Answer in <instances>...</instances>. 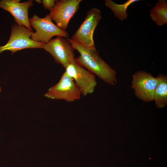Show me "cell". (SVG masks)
Wrapping results in <instances>:
<instances>
[{
  "label": "cell",
  "mask_w": 167,
  "mask_h": 167,
  "mask_svg": "<svg viewBox=\"0 0 167 167\" xmlns=\"http://www.w3.org/2000/svg\"><path fill=\"white\" fill-rule=\"evenodd\" d=\"M33 32L24 26L14 24L11 27L10 36L7 43L0 46V54L9 50L11 54L26 49L41 48L44 44L34 41L31 38Z\"/></svg>",
  "instance_id": "cell-3"
},
{
  "label": "cell",
  "mask_w": 167,
  "mask_h": 167,
  "mask_svg": "<svg viewBox=\"0 0 167 167\" xmlns=\"http://www.w3.org/2000/svg\"><path fill=\"white\" fill-rule=\"evenodd\" d=\"M101 18V12L99 9L96 8L90 9L87 12L84 20L71 38L85 47L95 46L93 33Z\"/></svg>",
  "instance_id": "cell-5"
},
{
  "label": "cell",
  "mask_w": 167,
  "mask_h": 167,
  "mask_svg": "<svg viewBox=\"0 0 167 167\" xmlns=\"http://www.w3.org/2000/svg\"><path fill=\"white\" fill-rule=\"evenodd\" d=\"M139 0H128L121 4H117L111 0H105V5L113 11L115 16L121 21L127 19L128 16L126 12L127 8L133 3Z\"/></svg>",
  "instance_id": "cell-13"
},
{
  "label": "cell",
  "mask_w": 167,
  "mask_h": 167,
  "mask_svg": "<svg viewBox=\"0 0 167 167\" xmlns=\"http://www.w3.org/2000/svg\"><path fill=\"white\" fill-rule=\"evenodd\" d=\"M19 0H1L0 7L9 12L14 17L15 22L32 32L28 17V10L33 5V1L29 0L19 2Z\"/></svg>",
  "instance_id": "cell-10"
},
{
  "label": "cell",
  "mask_w": 167,
  "mask_h": 167,
  "mask_svg": "<svg viewBox=\"0 0 167 167\" xmlns=\"http://www.w3.org/2000/svg\"><path fill=\"white\" fill-rule=\"evenodd\" d=\"M1 91H2V87L0 86V92H1Z\"/></svg>",
  "instance_id": "cell-16"
},
{
  "label": "cell",
  "mask_w": 167,
  "mask_h": 167,
  "mask_svg": "<svg viewBox=\"0 0 167 167\" xmlns=\"http://www.w3.org/2000/svg\"><path fill=\"white\" fill-rule=\"evenodd\" d=\"M56 0H43L42 3L45 9L51 10L55 4Z\"/></svg>",
  "instance_id": "cell-14"
},
{
  "label": "cell",
  "mask_w": 167,
  "mask_h": 167,
  "mask_svg": "<svg viewBox=\"0 0 167 167\" xmlns=\"http://www.w3.org/2000/svg\"><path fill=\"white\" fill-rule=\"evenodd\" d=\"M41 49L49 53L55 61L65 68L75 58L74 49L70 43L61 36H57L47 43H44Z\"/></svg>",
  "instance_id": "cell-7"
},
{
  "label": "cell",
  "mask_w": 167,
  "mask_h": 167,
  "mask_svg": "<svg viewBox=\"0 0 167 167\" xmlns=\"http://www.w3.org/2000/svg\"><path fill=\"white\" fill-rule=\"evenodd\" d=\"M75 58L66 67L65 72L73 79L81 95L86 96L92 94L97 84L95 77Z\"/></svg>",
  "instance_id": "cell-6"
},
{
  "label": "cell",
  "mask_w": 167,
  "mask_h": 167,
  "mask_svg": "<svg viewBox=\"0 0 167 167\" xmlns=\"http://www.w3.org/2000/svg\"><path fill=\"white\" fill-rule=\"evenodd\" d=\"M66 39L74 49L80 55L75 58L76 61L90 72L95 74L106 84L113 86L117 83L115 71L100 56L95 46L87 48L71 38Z\"/></svg>",
  "instance_id": "cell-1"
},
{
  "label": "cell",
  "mask_w": 167,
  "mask_h": 167,
  "mask_svg": "<svg viewBox=\"0 0 167 167\" xmlns=\"http://www.w3.org/2000/svg\"><path fill=\"white\" fill-rule=\"evenodd\" d=\"M52 20L49 14L43 18L35 14L29 18L31 26L36 30L35 32L32 33L31 38L34 41L46 44L54 36L67 38L69 36L68 32L60 28Z\"/></svg>",
  "instance_id": "cell-2"
},
{
  "label": "cell",
  "mask_w": 167,
  "mask_h": 167,
  "mask_svg": "<svg viewBox=\"0 0 167 167\" xmlns=\"http://www.w3.org/2000/svg\"><path fill=\"white\" fill-rule=\"evenodd\" d=\"M35 1L37 2L38 4H40L41 3H42V1L41 0H35Z\"/></svg>",
  "instance_id": "cell-15"
},
{
  "label": "cell",
  "mask_w": 167,
  "mask_h": 167,
  "mask_svg": "<svg viewBox=\"0 0 167 167\" xmlns=\"http://www.w3.org/2000/svg\"><path fill=\"white\" fill-rule=\"evenodd\" d=\"M81 0H56L49 14L60 28L66 31L69 21L79 9Z\"/></svg>",
  "instance_id": "cell-9"
},
{
  "label": "cell",
  "mask_w": 167,
  "mask_h": 167,
  "mask_svg": "<svg viewBox=\"0 0 167 167\" xmlns=\"http://www.w3.org/2000/svg\"><path fill=\"white\" fill-rule=\"evenodd\" d=\"M152 20L159 26L167 24V1L158 0L157 2L150 11Z\"/></svg>",
  "instance_id": "cell-12"
},
{
  "label": "cell",
  "mask_w": 167,
  "mask_h": 167,
  "mask_svg": "<svg viewBox=\"0 0 167 167\" xmlns=\"http://www.w3.org/2000/svg\"><path fill=\"white\" fill-rule=\"evenodd\" d=\"M81 95L73 79L65 71L59 81L49 88L44 96L51 99L71 102L79 100Z\"/></svg>",
  "instance_id": "cell-4"
},
{
  "label": "cell",
  "mask_w": 167,
  "mask_h": 167,
  "mask_svg": "<svg viewBox=\"0 0 167 167\" xmlns=\"http://www.w3.org/2000/svg\"><path fill=\"white\" fill-rule=\"evenodd\" d=\"M131 88L137 97L145 102L152 101L158 79L144 71H138L132 76Z\"/></svg>",
  "instance_id": "cell-8"
},
{
  "label": "cell",
  "mask_w": 167,
  "mask_h": 167,
  "mask_svg": "<svg viewBox=\"0 0 167 167\" xmlns=\"http://www.w3.org/2000/svg\"><path fill=\"white\" fill-rule=\"evenodd\" d=\"M157 77L158 82L154 92L153 100L157 107L161 108L167 104V77L160 74Z\"/></svg>",
  "instance_id": "cell-11"
}]
</instances>
